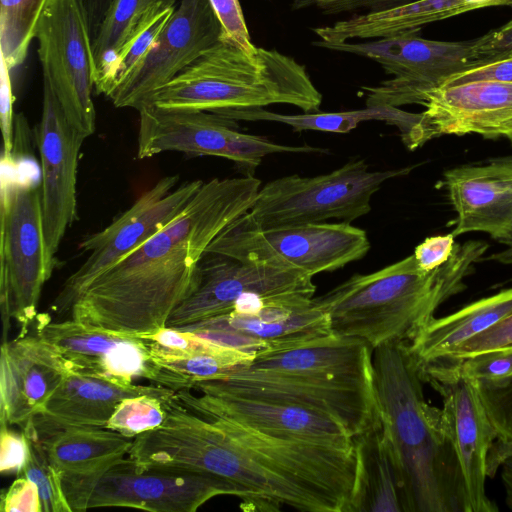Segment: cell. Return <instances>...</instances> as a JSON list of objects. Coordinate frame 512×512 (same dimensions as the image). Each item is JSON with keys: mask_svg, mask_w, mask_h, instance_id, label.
Returning a JSON list of instances; mask_svg holds the SVG:
<instances>
[{"mask_svg": "<svg viewBox=\"0 0 512 512\" xmlns=\"http://www.w3.org/2000/svg\"><path fill=\"white\" fill-rule=\"evenodd\" d=\"M142 338L147 340L150 350V382L174 391L191 390L201 382L225 379L256 357L174 327Z\"/></svg>", "mask_w": 512, "mask_h": 512, "instance_id": "obj_24", "label": "cell"}, {"mask_svg": "<svg viewBox=\"0 0 512 512\" xmlns=\"http://www.w3.org/2000/svg\"><path fill=\"white\" fill-rule=\"evenodd\" d=\"M473 81L512 83V56L457 73L442 86H453Z\"/></svg>", "mask_w": 512, "mask_h": 512, "instance_id": "obj_48", "label": "cell"}, {"mask_svg": "<svg viewBox=\"0 0 512 512\" xmlns=\"http://www.w3.org/2000/svg\"><path fill=\"white\" fill-rule=\"evenodd\" d=\"M138 111L139 159L163 152L225 158L228 144L238 130L237 121L207 111L161 109L153 105Z\"/></svg>", "mask_w": 512, "mask_h": 512, "instance_id": "obj_25", "label": "cell"}, {"mask_svg": "<svg viewBox=\"0 0 512 512\" xmlns=\"http://www.w3.org/2000/svg\"><path fill=\"white\" fill-rule=\"evenodd\" d=\"M454 238L450 233L431 236L421 242L413 253L419 267L431 271L445 264L454 251Z\"/></svg>", "mask_w": 512, "mask_h": 512, "instance_id": "obj_46", "label": "cell"}, {"mask_svg": "<svg viewBox=\"0 0 512 512\" xmlns=\"http://www.w3.org/2000/svg\"><path fill=\"white\" fill-rule=\"evenodd\" d=\"M457 371L474 380L497 379L512 374V346L463 359Z\"/></svg>", "mask_w": 512, "mask_h": 512, "instance_id": "obj_40", "label": "cell"}, {"mask_svg": "<svg viewBox=\"0 0 512 512\" xmlns=\"http://www.w3.org/2000/svg\"><path fill=\"white\" fill-rule=\"evenodd\" d=\"M13 102L10 70L1 58L0 72V121L3 140L2 157L10 158L14 152L13 141Z\"/></svg>", "mask_w": 512, "mask_h": 512, "instance_id": "obj_47", "label": "cell"}, {"mask_svg": "<svg viewBox=\"0 0 512 512\" xmlns=\"http://www.w3.org/2000/svg\"><path fill=\"white\" fill-rule=\"evenodd\" d=\"M411 169L371 171L359 159L314 177H280L260 187L252 208L244 216L262 228L331 219L351 223L370 212L373 195L386 181Z\"/></svg>", "mask_w": 512, "mask_h": 512, "instance_id": "obj_9", "label": "cell"}, {"mask_svg": "<svg viewBox=\"0 0 512 512\" xmlns=\"http://www.w3.org/2000/svg\"><path fill=\"white\" fill-rule=\"evenodd\" d=\"M225 36L209 0H181L148 54L108 96L139 110L150 95Z\"/></svg>", "mask_w": 512, "mask_h": 512, "instance_id": "obj_16", "label": "cell"}, {"mask_svg": "<svg viewBox=\"0 0 512 512\" xmlns=\"http://www.w3.org/2000/svg\"><path fill=\"white\" fill-rule=\"evenodd\" d=\"M60 473L82 474L127 456L134 438L104 427L61 426L35 416L26 424Z\"/></svg>", "mask_w": 512, "mask_h": 512, "instance_id": "obj_28", "label": "cell"}, {"mask_svg": "<svg viewBox=\"0 0 512 512\" xmlns=\"http://www.w3.org/2000/svg\"><path fill=\"white\" fill-rule=\"evenodd\" d=\"M486 414L501 443L512 442V374L474 380Z\"/></svg>", "mask_w": 512, "mask_h": 512, "instance_id": "obj_37", "label": "cell"}, {"mask_svg": "<svg viewBox=\"0 0 512 512\" xmlns=\"http://www.w3.org/2000/svg\"><path fill=\"white\" fill-rule=\"evenodd\" d=\"M381 421L402 469L408 512H466L464 481L442 408L430 405L408 343L373 350Z\"/></svg>", "mask_w": 512, "mask_h": 512, "instance_id": "obj_5", "label": "cell"}, {"mask_svg": "<svg viewBox=\"0 0 512 512\" xmlns=\"http://www.w3.org/2000/svg\"><path fill=\"white\" fill-rule=\"evenodd\" d=\"M93 41L114 0H81Z\"/></svg>", "mask_w": 512, "mask_h": 512, "instance_id": "obj_49", "label": "cell"}, {"mask_svg": "<svg viewBox=\"0 0 512 512\" xmlns=\"http://www.w3.org/2000/svg\"><path fill=\"white\" fill-rule=\"evenodd\" d=\"M488 259L502 264L512 265V245L505 250L491 254Z\"/></svg>", "mask_w": 512, "mask_h": 512, "instance_id": "obj_53", "label": "cell"}, {"mask_svg": "<svg viewBox=\"0 0 512 512\" xmlns=\"http://www.w3.org/2000/svg\"><path fill=\"white\" fill-rule=\"evenodd\" d=\"M468 11L472 10L465 0H417L391 9L356 14L312 30L326 43L373 40L421 29Z\"/></svg>", "mask_w": 512, "mask_h": 512, "instance_id": "obj_30", "label": "cell"}, {"mask_svg": "<svg viewBox=\"0 0 512 512\" xmlns=\"http://www.w3.org/2000/svg\"><path fill=\"white\" fill-rule=\"evenodd\" d=\"M260 187L254 175L203 182L177 216L84 288L66 315L138 337L166 328L197 288L207 248L249 212Z\"/></svg>", "mask_w": 512, "mask_h": 512, "instance_id": "obj_1", "label": "cell"}, {"mask_svg": "<svg viewBox=\"0 0 512 512\" xmlns=\"http://www.w3.org/2000/svg\"><path fill=\"white\" fill-rule=\"evenodd\" d=\"M235 121H272L290 126L293 132L321 131L348 133L359 123L368 120L384 121L396 126L403 143L413 135L421 120V113H410L397 107L374 106L362 110L343 112H303L301 114H280L264 107L224 109L212 112Z\"/></svg>", "mask_w": 512, "mask_h": 512, "instance_id": "obj_31", "label": "cell"}, {"mask_svg": "<svg viewBox=\"0 0 512 512\" xmlns=\"http://www.w3.org/2000/svg\"><path fill=\"white\" fill-rule=\"evenodd\" d=\"M72 512L97 507H127L154 512H194L210 499L229 495L254 511L252 496L240 486L211 474L142 468L121 458L89 473H60Z\"/></svg>", "mask_w": 512, "mask_h": 512, "instance_id": "obj_8", "label": "cell"}, {"mask_svg": "<svg viewBox=\"0 0 512 512\" xmlns=\"http://www.w3.org/2000/svg\"><path fill=\"white\" fill-rule=\"evenodd\" d=\"M175 397L191 410L224 417L271 436L354 448V438L342 424L301 406L214 392H201L197 396L190 390L176 391Z\"/></svg>", "mask_w": 512, "mask_h": 512, "instance_id": "obj_19", "label": "cell"}, {"mask_svg": "<svg viewBox=\"0 0 512 512\" xmlns=\"http://www.w3.org/2000/svg\"><path fill=\"white\" fill-rule=\"evenodd\" d=\"M43 77L50 82L73 127L85 138L95 132L92 100L95 66L81 0H46L34 28Z\"/></svg>", "mask_w": 512, "mask_h": 512, "instance_id": "obj_13", "label": "cell"}, {"mask_svg": "<svg viewBox=\"0 0 512 512\" xmlns=\"http://www.w3.org/2000/svg\"><path fill=\"white\" fill-rule=\"evenodd\" d=\"M174 10L166 11L159 16L119 56L106 78L96 87L98 94L102 93L108 97L135 70L150 51Z\"/></svg>", "mask_w": 512, "mask_h": 512, "instance_id": "obj_39", "label": "cell"}, {"mask_svg": "<svg viewBox=\"0 0 512 512\" xmlns=\"http://www.w3.org/2000/svg\"><path fill=\"white\" fill-rule=\"evenodd\" d=\"M411 150L443 135L512 139V83L473 81L441 86L426 98Z\"/></svg>", "mask_w": 512, "mask_h": 512, "instance_id": "obj_17", "label": "cell"}, {"mask_svg": "<svg viewBox=\"0 0 512 512\" xmlns=\"http://www.w3.org/2000/svg\"><path fill=\"white\" fill-rule=\"evenodd\" d=\"M469 5L471 10H477L481 8L491 7V6H511L512 0H465Z\"/></svg>", "mask_w": 512, "mask_h": 512, "instance_id": "obj_52", "label": "cell"}, {"mask_svg": "<svg viewBox=\"0 0 512 512\" xmlns=\"http://www.w3.org/2000/svg\"><path fill=\"white\" fill-rule=\"evenodd\" d=\"M3 512H42V504L37 485L26 477L17 476L2 495Z\"/></svg>", "mask_w": 512, "mask_h": 512, "instance_id": "obj_44", "label": "cell"}, {"mask_svg": "<svg viewBox=\"0 0 512 512\" xmlns=\"http://www.w3.org/2000/svg\"><path fill=\"white\" fill-rule=\"evenodd\" d=\"M174 328L255 356L333 334L327 314L313 303L302 309L270 307L255 313L231 312Z\"/></svg>", "mask_w": 512, "mask_h": 512, "instance_id": "obj_21", "label": "cell"}, {"mask_svg": "<svg viewBox=\"0 0 512 512\" xmlns=\"http://www.w3.org/2000/svg\"><path fill=\"white\" fill-rule=\"evenodd\" d=\"M175 392L156 384H122L72 370L37 416L55 425L105 428L115 407L124 398L140 394L171 397Z\"/></svg>", "mask_w": 512, "mask_h": 512, "instance_id": "obj_26", "label": "cell"}, {"mask_svg": "<svg viewBox=\"0 0 512 512\" xmlns=\"http://www.w3.org/2000/svg\"><path fill=\"white\" fill-rule=\"evenodd\" d=\"M354 451L357 468L349 512H408L400 462L381 420L354 437Z\"/></svg>", "mask_w": 512, "mask_h": 512, "instance_id": "obj_27", "label": "cell"}, {"mask_svg": "<svg viewBox=\"0 0 512 512\" xmlns=\"http://www.w3.org/2000/svg\"><path fill=\"white\" fill-rule=\"evenodd\" d=\"M512 313V288L482 298L460 310L434 317L408 343L418 370L445 362L465 341Z\"/></svg>", "mask_w": 512, "mask_h": 512, "instance_id": "obj_29", "label": "cell"}, {"mask_svg": "<svg viewBox=\"0 0 512 512\" xmlns=\"http://www.w3.org/2000/svg\"><path fill=\"white\" fill-rule=\"evenodd\" d=\"M370 247L366 231L348 222L262 228L243 215L222 231L206 252L313 277L362 259Z\"/></svg>", "mask_w": 512, "mask_h": 512, "instance_id": "obj_11", "label": "cell"}, {"mask_svg": "<svg viewBox=\"0 0 512 512\" xmlns=\"http://www.w3.org/2000/svg\"><path fill=\"white\" fill-rule=\"evenodd\" d=\"M224 33L243 50L253 53L257 46L251 40L244 14L238 0H209Z\"/></svg>", "mask_w": 512, "mask_h": 512, "instance_id": "obj_41", "label": "cell"}, {"mask_svg": "<svg viewBox=\"0 0 512 512\" xmlns=\"http://www.w3.org/2000/svg\"><path fill=\"white\" fill-rule=\"evenodd\" d=\"M200 413L204 416L190 425L180 445L187 470L240 486L252 496L254 511L286 505L304 512H349L357 468L354 448L283 439Z\"/></svg>", "mask_w": 512, "mask_h": 512, "instance_id": "obj_2", "label": "cell"}, {"mask_svg": "<svg viewBox=\"0 0 512 512\" xmlns=\"http://www.w3.org/2000/svg\"><path fill=\"white\" fill-rule=\"evenodd\" d=\"M512 56V19L503 26L474 39L473 58L477 66Z\"/></svg>", "mask_w": 512, "mask_h": 512, "instance_id": "obj_43", "label": "cell"}, {"mask_svg": "<svg viewBox=\"0 0 512 512\" xmlns=\"http://www.w3.org/2000/svg\"><path fill=\"white\" fill-rule=\"evenodd\" d=\"M37 335L56 346L74 371L103 377L122 384L151 379L150 350L146 339L108 332L67 319L51 321L37 316Z\"/></svg>", "mask_w": 512, "mask_h": 512, "instance_id": "obj_20", "label": "cell"}, {"mask_svg": "<svg viewBox=\"0 0 512 512\" xmlns=\"http://www.w3.org/2000/svg\"><path fill=\"white\" fill-rule=\"evenodd\" d=\"M72 370L60 350L38 335L2 342L0 423L23 427Z\"/></svg>", "mask_w": 512, "mask_h": 512, "instance_id": "obj_22", "label": "cell"}, {"mask_svg": "<svg viewBox=\"0 0 512 512\" xmlns=\"http://www.w3.org/2000/svg\"><path fill=\"white\" fill-rule=\"evenodd\" d=\"M421 29L360 43L313 42L314 46L369 58L392 75L375 86H363L366 107L424 105L427 95L450 77L476 67L474 39L439 41L420 36Z\"/></svg>", "mask_w": 512, "mask_h": 512, "instance_id": "obj_12", "label": "cell"}, {"mask_svg": "<svg viewBox=\"0 0 512 512\" xmlns=\"http://www.w3.org/2000/svg\"><path fill=\"white\" fill-rule=\"evenodd\" d=\"M86 138L68 121L47 78L37 126L45 258L49 271L61 241L76 219V184L81 146Z\"/></svg>", "mask_w": 512, "mask_h": 512, "instance_id": "obj_15", "label": "cell"}, {"mask_svg": "<svg viewBox=\"0 0 512 512\" xmlns=\"http://www.w3.org/2000/svg\"><path fill=\"white\" fill-rule=\"evenodd\" d=\"M312 278L294 270L206 252L200 261L197 288L175 309L167 327L231 312L306 308L316 291Z\"/></svg>", "mask_w": 512, "mask_h": 512, "instance_id": "obj_10", "label": "cell"}, {"mask_svg": "<svg viewBox=\"0 0 512 512\" xmlns=\"http://www.w3.org/2000/svg\"><path fill=\"white\" fill-rule=\"evenodd\" d=\"M512 455V442L501 443L495 441L487 457V475L494 477L500 469L502 462Z\"/></svg>", "mask_w": 512, "mask_h": 512, "instance_id": "obj_50", "label": "cell"}, {"mask_svg": "<svg viewBox=\"0 0 512 512\" xmlns=\"http://www.w3.org/2000/svg\"><path fill=\"white\" fill-rule=\"evenodd\" d=\"M194 389L301 406L335 419L353 438L381 420L373 349L360 339L334 334L257 355L227 378Z\"/></svg>", "mask_w": 512, "mask_h": 512, "instance_id": "obj_3", "label": "cell"}, {"mask_svg": "<svg viewBox=\"0 0 512 512\" xmlns=\"http://www.w3.org/2000/svg\"><path fill=\"white\" fill-rule=\"evenodd\" d=\"M442 397L444 415L457 453L466 493V512H496L486 493L487 457L496 432L479 398L475 381L457 372L429 377Z\"/></svg>", "mask_w": 512, "mask_h": 512, "instance_id": "obj_18", "label": "cell"}, {"mask_svg": "<svg viewBox=\"0 0 512 512\" xmlns=\"http://www.w3.org/2000/svg\"><path fill=\"white\" fill-rule=\"evenodd\" d=\"M46 0H0L1 58L11 71L23 64Z\"/></svg>", "mask_w": 512, "mask_h": 512, "instance_id": "obj_33", "label": "cell"}, {"mask_svg": "<svg viewBox=\"0 0 512 512\" xmlns=\"http://www.w3.org/2000/svg\"><path fill=\"white\" fill-rule=\"evenodd\" d=\"M0 471L18 473L23 469L29 455V446L25 434L13 432L8 425L1 424Z\"/></svg>", "mask_w": 512, "mask_h": 512, "instance_id": "obj_45", "label": "cell"}, {"mask_svg": "<svg viewBox=\"0 0 512 512\" xmlns=\"http://www.w3.org/2000/svg\"><path fill=\"white\" fill-rule=\"evenodd\" d=\"M414 1L417 0H293L291 9L315 8L323 15H337L359 10L382 11Z\"/></svg>", "mask_w": 512, "mask_h": 512, "instance_id": "obj_42", "label": "cell"}, {"mask_svg": "<svg viewBox=\"0 0 512 512\" xmlns=\"http://www.w3.org/2000/svg\"><path fill=\"white\" fill-rule=\"evenodd\" d=\"M487 161L511 162L512 163V155L493 157V158L488 159Z\"/></svg>", "mask_w": 512, "mask_h": 512, "instance_id": "obj_54", "label": "cell"}, {"mask_svg": "<svg viewBox=\"0 0 512 512\" xmlns=\"http://www.w3.org/2000/svg\"><path fill=\"white\" fill-rule=\"evenodd\" d=\"M176 8V0H114L92 41L94 87L106 78L130 44L159 16Z\"/></svg>", "mask_w": 512, "mask_h": 512, "instance_id": "obj_32", "label": "cell"}, {"mask_svg": "<svg viewBox=\"0 0 512 512\" xmlns=\"http://www.w3.org/2000/svg\"><path fill=\"white\" fill-rule=\"evenodd\" d=\"M178 180V175L159 179L110 225L79 244L88 256L63 283L52 302L53 312L66 315L84 288L168 224L203 184L194 180L176 187Z\"/></svg>", "mask_w": 512, "mask_h": 512, "instance_id": "obj_14", "label": "cell"}, {"mask_svg": "<svg viewBox=\"0 0 512 512\" xmlns=\"http://www.w3.org/2000/svg\"><path fill=\"white\" fill-rule=\"evenodd\" d=\"M500 470L501 481L505 491V503L512 511V455L502 462Z\"/></svg>", "mask_w": 512, "mask_h": 512, "instance_id": "obj_51", "label": "cell"}, {"mask_svg": "<svg viewBox=\"0 0 512 512\" xmlns=\"http://www.w3.org/2000/svg\"><path fill=\"white\" fill-rule=\"evenodd\" d=\"M327 150L308 145L288 146L274 143L262 136L242 133L237 130L232 136L226 151V159L233 161L237 167L245 171V175H253L262 159L275 153H325Z\"/></svg>", "mask_w": 512, "mask_h": 512, "instance_id": "obj_36", "label": "cell"}, {"mask_svg": "<svg viewBox=\"0 0 512 512\" xmlns=\"http://www.w3.org/2000/svg\"><path fill=\"white\" fill-rule=\"evenodd\" d=\"M509 141H510V142H511V144H512V139H510Z\"/></svg>", "mask_w": 512, "mask_h": 512, "instance_id": "obj_55", "label": "cell"}, {"mask_svg": "<svg viewBox=\"0 0 512 512\" xmlns=\"http://www.w3.org/2000/svg\"><path fill=\"white\" fill-rule=\"evenodd\" d=\"M509 346H512V313L465 341L445 362L418 371L421 378L432 374L457 371L459 363L465 358Z\"/></svg>", "mask_w": 512, "mask_h": 512, "instance_id": "obj_38", "label": "cell"}, {"mask_svg": "<svg viewBox=\"0 0 512 512\" xmlns=\"http://www.w3.org/2000/svg\"><path fill=\"white\" fill-rule=\"evenodd\" d=\"M321 102L305 66L294 58L262 47L248 53L225 35L143 106L215 112L289 104L317 112Z\"/></svg>", "mask_w": 512, "mask_h": 512, "instance_id": "obj_6", "label": "cell"}, {"mask_svg": "<svg viewBox=\"0 0 512 512\" xmlns=\"http://www.w3.org/2000/svg\"><path fill=\"white\" fill-rule=\"evenodd\" d=\"M2 157L0 197V306L3 342L10 318L26 335L38 316L44 283L50 278L45 258L41 175L16 173V158Z\"/></svg>", "mask_w": 512, "mask_h": 512, "instance_id": "obj_7", "label": "cell"}, {"mask_svg": "<svg viewBox=\"0 0 512 512\" xmlns=\"http://www.w3.org/2000/svg\"><path fill=\"white\" fill-rule=\"evenodd\" d=\"M445 172V185L457 213L454 237L484 232L512 245V163L487 161Z\"/></svg>", "mask_w": 512, "mask_h": 512, "instance_id": "obj_23", "label": "cell"}, {"mask_svg": "<svg viewBox=\"0 0 512 512\" xmlns=\"http://www.w3.org/2000/svg\"><path fill=\"white\" fill-rule=\"evenodd\" d=\"M168 398L154 394L126 397L117 404L105 428L129 438L153 430L165 420V400Z\"/></svg>", "mask_w": 512, "mask_h": 512, "instance_id": "obj_35", "label": "cell"}, {"mask_svg": "<svg viewBox=\"0 0 512 512\" xmlns=\"http://www.w3.org/2000/svg\"><path fill=\"white\" fill-rule=\"evenodd\" d=\"M484 241L455 244L449 260L425 271L414 255L368 274H355L312 303L325 312L334 335L357 338L373 350L410 343L437 308L464 289V279L488 250Z\"/></svg>", "mask_w": 512, "mask_h": 512, "instance_id": "obj_4", "label": "cell"}, {"mask_svg": "<svg viewBox=\"0 0 512 512\" xmlns=\"http://www.w3.org/2000/svg\"><path fill=\"white\" fill-rule=\"evenodd\" d=\"M22 432L28 441L29 455L17 476L26 477L37 485L42 512H72L64 494L59 470L50 461L27 425L22 427Z\"/></svg>", "mask_w": 512, "mask_h": 512, "instance_id": "obj_34", "label": "cell"}]
</instances>
